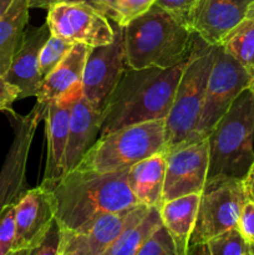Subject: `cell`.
<instances>
[{"label":"cell","instance_id":"1","mask_svg":"<svg viewBox=\"0 0 254 255\" xmlns=\"http://www.w3.org/2000/svg\"><path fill=\"white\" fill-rule=\"evenodd\" d=\"M44 186L54 194L62 229H77L104 214L139 204L128 186L127 169L100 173L75 168Z\"/></svg>","mask_w":254,"mask_h":255},{"label":"cell","instance_id":"2","mask_svg":"<svg viewBox=\"0 0 254 255\" xmlns=\"http://www.w3.org/2000/svg\"><path fill=\"white\" fill-rule=\"evenodd\" d=\"M187 61L168 69L127 66L102 111L100 136L128 125L166 119Z\"/></svg>","mask_w":254,"mask_h":255},{"label":"cell","instance_id":"3","mask_svg":"<svg viewBox=\"0 0 254 255\" xmlns=\"http://www.w3.org/2000/svg\"><path fill=\"white\" fill-rule=\"evenodd\" d=\"M197 34L176 16L152 4L124 26L127 65L132 69H168L187 61Z\"/></svg>","mask_w":254,"mask_h":255},{"label":"cell","instance_id":"4","mask_svg":"<svg viewBox=\"0 0 254 255\" xmlns=\"http://www.w3.org/2000/svg\"><path fill=\"white\" fill-rule=\"evenodd\" d=\"M207 141V182L243 181L254 162V95L251 87L238 95L209 132Z\"/></svg>","mask_w":254,"mask_h":255},{"label":"cell","instance_id":"5","mask_svg":"<svg viewBox=\"0 0 254 255\" xmlns=\"http://www.w3.org/2000/svg\"><path fill=\"white\" fill-rule=\"evenodd\" d=\"M217 45H209L197 35L193 51L177 85L173 102L164 119L167 149L198 141L197 126L204 102L208 77ZM166 149V151H167Z\"/></svg>","mask_w":254,"mask_h":255},{"label":"cell","instance_id":"6","mask_svg":"<svg viewBox=\"0 0 254 255\" xmlns=\"http://www.w3.org/2000/svg\"><path fill=\"white\" fill-rule=\"evenodd\" d=\"M166 149L164 119L128 125L100 136L76 168L100 173L125 171Z\"/></svg>","mask_w":254,"mask_h":255},{"label":"cell","instance_id":"7","mask_svg":"<svg viewBox=\"0 0 254 255\" xmlns=\"http://www.w3.org/2000/svg\"><path fill=\"white\" fill-rule=\"evenodd\" d=\"M247 201L248 196L241 179L207 182L201 193L188 248L207 243L217 234L237 227Z\"/></svg>","mask_w":254,"mask_h":255},{"label":"cell","instance_id":"8","mask_svg":"<svg viewBox=\"0 0 254 255\" xmlns=\"http://www.w3.org/2000/svg\"><path fill=\"white\" fill-rule=\"evenodd\" d=\"M252 80L253 72L229 55L222 45H217L216 57L197 126L199 139L208 136L238 95L251 86Z\"/></svg>","mask_w":254,"mask_h":255},{"label":"cell","instance_id":"9","mask_svg":"<svg viewBox=\"0 0 254 255\" xmlns=\"http://www.w3.org/2000/svg\"><path fill=\"white\" fill-rule=\"evenodd\" d=\"M124 26L115 27L110 44L91 46L82 75V96L97 111H104L110 96L127 69Z\"/></svg>","mask_w":254,"mask_h":255},{"label":"cell","instance_id":"10","mask_svg":"<svg viewBox=\"0 0 254 255\" xmlns=\"http://www.w3.org/2000/svg\"><path fill=\"white\" fill-rule=\"evenodd\" d=\"M46 24L50 32L72 44L100 46L110 44L115 27L109 19L87 1L57 2L47 9Z\"/></svg>","mask_w":254,"mask_h":255},{"label":"cell","instance_id":"11","mask_svg":"<svg viewBox=\"0 0 254 255\" xmlns=\"http://www.w3.org/2000/svg\"><path fill=\"white\" fill-rule=\"evenodd\" d=\"M46 107L35 104L25 117L15 116L14 141L0 171V213L14 206L26 193V164L37 125L44 120Z\"/></svg>","mask_w":254,"mask_h":255},{"label":"cell","instance_id":"12","mask_svg":"<svg viewBox=\"0 0 254 255\" xmlns=\"http://www.w3.org/2000/svg\"><path fill=\"white\" fill-rule=\"evenodd\" d=\"M137 204L119 212L106 213L77 229H62L59 255H105L127 224L148 211Z\"/></svg>","mask_w":254,"mask_h":255},{"label":"cell","instance_id":"13","mask_svg":"<svg viewBox=\"0 0 254 255\" xmlns=\"http://www.w3.org/2000/svg\"><path fill=\"white\" fill-rule=\"evenodd\" d=\"M166 158L163 202L203 192L209 166L207 137L167 149Z\"/></svg>","mask_w":254,"mask_h":255},{"label":"cell","instance_id":"14","mask_svg":"<svg viewBox=\"0 0 254 255\" xmlns=\"http://www.w3.org/2000/svg\"><path fill=\"white\" fill-rule=\"evenodd\" d=\"M56 219L51 189L40 184L27 189L15 206V242L11 255L26 254L40 243Z\"/></svg>","mask_w":254,"mask_h":255},{"label":"cell","instance_id":"15","mask_svg":"<svg viewBox=\"0 0 254 255\" xmlns=\"http://www.w3.org/2000/svg\"><path fill=\"white\" fill-rule=\"evenodd\" d=\"M81 95L82 86L47 104L44 116L45 132L47 138V154L42 184L52 183L64 174L65 149H66L72 105Z\"/></svg>","mask_w":254,"mask_h":255},{"label":"cell","instance_id":"16","mask_svg":"<svg viewBox=\"0 0 254 255\" xmlns=\"http://www.w3.org/2000/svg\"><path fill=\"white\" fill-rule=\"evenodd\" d=\"M253 0H198L191 29L209 45H218L247 16Z\"/></svg>","mask_w":254,"mask_h":255},{"label":"cell","instance_id":"17","mask_svg":"<svg viewBox=\"0 0 254 255\" xmlns=\"http://www.w3.org/2000/svg\"><path fill=\"white\" fill-rule=\"evenodd\" d=\"M50 35L51 32L46 21L39 27L26 29L22 45L12 59L9 70L4 75L7 82L19 89V100L36 96L42 81L39 67L40 51Z\"/></svg>","mask_w":254,"mask_h":255},{"label":"cell","instance_id":"18","mask_svg":"<svg viewBox=\"0 0 254 255\" xmlns=\"http://www.w3.org/2000/svg\"><path fill=\"white\" fill-rule=\"evenodd\" d=\"M102 112L91 106L84 96H80L72 105L69 133L65 149L64 173L79 166L81 159L100 137Z\"/></svg>","mask_w":254,"mask_h":255},{"label":"cell","instance_id":"19","mask_svg":"<svg viewBox=\"0 0 254 255\" xmlns=\"http://www.w3.org/2000/svg\"><path fill=\"white\" fill-rule=\"evenodd\" d=\"M89 45L76 42L59 65L42 79L36 94L37 104H47L82 86L85 62L90 50Z\"/></svg>","mask_w":254,"mask_h":255},{"label":"cell","instance_id":"20","mask_svg":"<svg viewBox=\"0 0 254 255\" xmlns=\"http://www.w3.org/2000/svg\"><path fill=\"white\" fill-rule=\"evenodd\" d=\"M166 166V152H159L127 169L128 186L139 203L162 206Z\"/></svg>","mask_w":254,"mask_h":255},{"label":"cell","instance_id":"21","mask_svg":"<svg viewBox=\"0 0 254 255\" xmlns=\"http://www.w3.org/2000/svg\"><path fill=\"white\" fill-rule=\"evenodd\" d=\"M201 194H188L162 203L161 216L164 227L171 234L177 254L187 255L191 234L197 218Z\"/></svg>","mask_w":254,"mask_h":255},{"label":"cell","instance_id":"22","mask_svg":"<svg viewBox=\"0 0 254 255\" xmlns=\"http://www.w3.org/2000/svg\"><path fill=\"white\" fill-rule=\"evenodd\" d=\"M29 1L14 0L0 19V74L4 76L24 41L29 22Z\"/></svg>","mask_w":254,"mask_h":255},{"label":"cell","instance_id":"23","mask_svg":"<svg viewBox=\"0 0 254 255\" xmlns=\"http://www.w3.org/2000/svg\"><path fill=\"white\" fill-rule=\"evenodd\" d=\"M159 208L149 207L146 213L129 222L105 255H136L148 237L163 224Z\"/></svg>","mask_w":254,"mask_h":255},{"label":"cell","instance_id":"24","mask_svg":"<svg viewBox=\"0 0 254 255\" xmlns=\"http://www.w3.org/2000/svg\"><path fill=\"white\" fill-rule=\"evenodd\" d=\"M219 45L254 74V17H244Z\"/></svg>","mask_w":254,"mask_h":255},{"label":"cell","instance_id":"25","mask_svg":"<svg viewBox=\"0 0 254 255\" xmlns=\"http://www.w3.org/2000/svg\"><path fill=\"white\" fill-rule=\"evenodd\" d=\"M90 2L107 19L125 26L137 15L146 11L154 0H90Z\"/></svg>","mask_w":254,"mask_h":255},{"label":"cell","instance_id":"26","mask_svg":"<svg viewBox=\"0 0 254 255\" xmlns=\"http://www.w3.org/2000/svg\"><path fill=\"white\" fill-rule=\"evenodd\" d=\"M208 255H254V247L237 227L217 234L207 242Z\"/></svg>","mask_w":254,"mask_h":255},{"label":"cell","instance_id":"27","mask_svg":"<svg viewBox=\"0 0 254 255\" xmlns=\"http://www.w3.org/2000/svg\"><path fill=\"white\" fill-rule=\"evenodd\" d=\"M72 46H74L72 42L52 34L50 35L40 51L39 67L42 79L47 76L61 62V60L66 56Z\"/></svg>","mask_w":254,"mask_h":255},{"label":"cell","instance_id":"28","mask_svg":"<svg viewBox=\"0 0 254 255\" xmlns=\"http://www.w3.org/2000/svg\"><path fill=\"white\" fill-rule=\"evenodd\" d=\"M136 255H178L171 234L164 224L156 229L137 251Z\"/></svg>","mask_w":254,"mask_h":255},{"label":"cell","instance_id":"29","mask_svg":"<svg viewBox=\"0 0 254 255\" xmlns=\"http://www.w3.org/2000/svg\"><path fill=\"white\" fill-rule=\"evenodd\" d=\"M15 206H9L0 213V255L12 253L15 242Z\"/></svg>","mask_w":254,"mask_h":255},{"label":"cell","instance_id":"30","mask_svg":"<svg viewBox=\"0 0 254 255\" xmlns=\"http://www.w3.org/2000/svg\"><path fill=\"white\" fill-rule=\"evenodd\" d=\"M61 226L57 222V219H55L47 233L44 236V238L40 241V243L35 248H32L27 253V255H59L60 247H61Z\"/></svg>","mask_w":254,"mask_h":255},{"label":"cell","instance_id":"31","mask_svg":"<svg viewBox=\"0 0 254 255\" xmlns=\"http://www.w3.org/2000/svg\"><path fill=\"white\" fill-rule=\"evenodd\" d=\"M198 0H154V4L171 12L184 25L191 27V17Z\"/></svg>","mask_w":254,"mask_h":255},{"label":"cell","instance_id":"32","mask_svg":"<svg viewBox=\"0 0 254 255\" xmlns=\"http://www.w3.org/2000/svg\"><path fill=\"white\" fill-rule=\"evenodd\" d=\"M237 228L249 244L254 247V202L248 199L239 216Z\"/></svg>","mask_w":254,"mask_h":255},{"label":"cell","instance_id":"33","mask_svg":"<svg viewBox=\"0 0 254 255\" xmlns=\"http://www.w3.org/2000/svg\"><path fill=\"white\" fill-rule=\"evenodd\" d=\"M19 89L7 82L6 79L0 74V111H9L14 114L11 105L12 102L19 100Z\"/></svg>","mask_w":254,"mask_h":255},{"label":"cell","instance_id":"34","mask_svg":"<svg viewBox=\"0 0 254 255\" xmlns=\"http://www.w3.org/2000/svg\"><path fill=\"white\" fill-rule=\"evenodd\" d=\"M30 7H41V9H49L51 5L57 2H71V1H87L90 0H27ZM91 4V2H90Z\"/></svg>","mask_w":254,"mask_h":255},{"label":"cell","instance_id":"35","mask_svg":"<svg viewBox=\"0 0 254 255\" xmlns=\"http://www.w3.org/2000/svg\"><path fill=\"white\" fill-rule=\"evenodd\" d=\"M243 183L247 192V196H248V199L254 202V162L253 164H252L247 177L243 179Z\"/></svg>","mask_w":254,"mask_h":255},{"label":"cell","instance_id":"36","mask_svg":"<svg viewBox=\"0 0 254 255\" xmlns=\"http://www.w3.org/2000/svg\"><path fill=\"white\" fill-rule=\"evenodd\" d=\"M14 0H0V19L2 17V15L7 11V9L10 7V5L12 4Z\"/></svg>","mask_w":254,"mask_h":255},{"label":"cell","instance_id":"37","mask_svg":"<svg viewBox=\"0 0 254 255\" xmlns=\"http://www.w3.org/2000/svg\"><path fill=\"white\" fill-rule=\"evenodd\" d=\"M246 17H254V0L251 2V5H249Z\"/></svg>","mask_w":254,"mask_h":255},{"label":"cell","instance_id":"38","mask_svg":"<svg viewBox=\"0 0 254 255\" xmlns=\"http://www.w3.org/2000/svg\"><path fill=\"white\" fill-rule=\"evenodd\" d=\"M252 89V91H253V95H254V81H252V84H251V86H249Z\"/></svg>","mask_w":254,"mask_h":255},{"label":"cell","instance_id":"39","mask_svg":"<svg viewBox=\"0 0 254 255\" xmlns=\"http://www.w3.org/2000/svg\"><path fill=\"white\" fill-rule=\"evenodd\" d=\"M252 81H254V74H253V80H252Z\"/></svg>","mask_w":254,"mask_h":255}]
</instances>
